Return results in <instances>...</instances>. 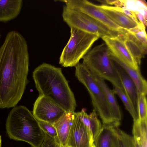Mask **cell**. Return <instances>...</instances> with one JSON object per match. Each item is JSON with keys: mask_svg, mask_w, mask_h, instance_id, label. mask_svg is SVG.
I'll return each mask as SVG.
<instances>
[{"mask_svg": "<svg viewBox=\"0 0 147 147\" xmlns=\"http://www.w3.org/2000/svg\"><path fill=\"white\" fill-rule=\"evenodd\" d=\"M29 60L24 37L9 32L0 47V109L14 107L21 100L29 82Z\"/></svg>", "mask_w": 147, "mask_h": 147, "instance_id": "obj_1", "label": "cell"}, {"mask_svg": "<svg viewBox=\"0 0 147 147\" xmlns=\"http://www.w3.org/2000/svg\"><path fill=\"white\" fill-rule=\"evenodd\" d=\"M32 77L39 95L51 99L66 112H74L75 96L61 68L43 63L34 69Z\"/></svg>", "mask_w": 147, "mask_h": 147, "instance_id": "obj_2", "label": "cell"}, {"mask_svg": "<svg viewBox=\"0 0 147 147\" xmlns=\"http://www.w3.org/2000/svg\"><path fill=\"white\" fill-rule=\"evenodd\" d=\"M7 134L10 139L23 141L32 147H40L45 134L38 120L25 106H15L9 113L6 123Z\"/></svg>", "mask_w": 147, "mask_h": 147, "instance_id": "obj_3", "label": "cell"}, {"mask_svg": "<svg viewBox=\"0 0 147 147\" xmlns=\"http://www.w3.org/2000/svg\"><path fill=\"white\" fill-rule=\"evenodd\" d=\"M111 54L105 43L99 45L84 55L82 64L91 73L124 92L117 67L111 59Z\"/></svg>", "mask_w": 147, "mask_h": 147, "instance_id": "obj_4", "label": "cell"}, {"mask_svg": "<svg viewBox=\"0 0 147 147\" xmlns=\"http://www.w3.org/2000/svg\"><path fill=\"white\" fill-rule=\"evenodd\" d=\"M75 67V76L88 90L94 109L101 119L103 123H120L114 119L104 92L92 73L82 63H79Z\"/></svg>", "mask_w": 147, "mask_h": 147, "instance_id": "obj_5", "label": "cell"}, {"mask_svg": "<svg viewBox=\"0 0 147 147\" xmlns=\"http://www.w3.org/2000/svg\"><path fill=\"white\" fill-rule=\"evenodd\" d=\"M70 29V38L59 59V64L64 67L75 66L99 38L76 28Z\"/></svg>", "mask_w": 147, "mask_h": 147, "instance_id": "obj_6", "label": "cell"}, {"mask_svg": "<svg viewBox=\"0 0 147 147\" xmlns=\"http://www.w3.org/2000/svg\"><path fill=\"white\" fill-rule=\"evenodd\" d=\"M63 20L70 28L94 34L99 37L107 36H115L117 32L110 30L104 25L89 16L80 11L63 6Z\"/></svg>", "mask_w": 147, "mask_h": 147, "instance_id": "obj_7", "label": "cell"}, {"mask_svg": "<svg viewBox=\"0 0 147 147\" xmlns=\"http://www.w3.org/2000/svg\"><path fill=\"white\" fill-rule=\"evenodd\" d=\"M66 112L63 108L51 99L39 95L34 104L32 114L38 121L53 125Z\"/></svg>", "mask_w": 147, "mask_h": 147, "instance_id": "obj_8", "label": "cell"}, {"mask_svg": "<svg viewBox=\"0 0 147 147\" xmlns=\"http://www.w3.org/2000/svg\"><path fill=\"white\" fill-rule=\"evenodd\" d=\"M67 7L84 13L100 22L110 30L117 32L121 28L102 11L99 5L86 0H67L63 1Z\"/></svg>", "mask_w": 147, "mask_h": 147, "instance_id": "obj_9", "label": "cell"}, {"mask_svg": "<svg viewBox=\"0 0 147 147\" xmlns=\"http://www.w3.org/2000/svg\"><path fill=\"white\" fill-rule=\"evenodd\" d=\"M92 133L76 113L67 138V147H92Z\"/></svg>", "mask_w": 147, "mask_h": 147, "instance_id": "obj_10", "label": "cell"}, {"mask_svg": "<svg viewBox=\"0 0 147 147\" xmlns=\"http://www.w3.org/2000/svg\"><path fill=\"white\" fill-rule=\"evenodd\" d=\"M102 38L110 51L116 57L134 69L140 68L139 65L119 36L117 35L115 36H106Z\"/></svg>", "mask_w": 147, "mask_h": 147, "instance_id": "obj_11", "label": "cell"}, {"mask_svg": "<svg viewBox=\"0 0 147 147\" xmlns=\"http://www.w3.org/2000/svg\"><path fill=\"white\" fill-rule=\"evenodd\" d=\"M117 35L123 40L126 48L139 66L147 53V46L138 40L126 29L120 28Z\"/></svg>", "mask_w": 147, "mask_h": 147, "instance_id": "obj_12", "label": "cell"}, {"mask_svg": "<svg viewBox=\"0 0 147 147\" xmlns=\"http://www.w3.org/2000/svg\"><path fill=\"white\" fill-rule=\"evenodd\" d=\"M99 7L114 22L121 28L128 29L138 24L120 9L119 7L107 5H99Z\"/></svg>", "mask_w": 147, "mask_h": 147, "instance_id": "obj_13", "label": "cell"}, {"mask_svg": "<svg viewBox=\"0 0 147 147\" xmlns=\"http://www.w3.org/2000/svg\"><path fill=\"white\" fill-rule=\"evenodd\" d=\"M76 115V112H68L65 113L55 123L58 140L62 147L66 146L69 133Z\"/></svg>", "mask_w": 147, "mask_h": 147, "instance_id": "obj_14", "label": "cell"}, {"mask_svg": "<svg viewBox=\"0 0 147 147\" xmlns=\"http://www.w3.org/2000/svg\"><path fill=\"white\" fill-rule=\"evenodd\" d=\"M23 1L22 0H0V22H7L17 18L21 10Z\"/></svg>", "mask_w": 147, "mask_h": 147, "instance_id": "obj_15", "label": "cell"}, {"mask_svg": "<svg viewBox=\"0 0 147 147\" xmlns=\"http://www.w3.org/2000/svg\"><path fill=\"white\" fill-rule=\"evenodd\" d=\"M111 58L128 74L135 84L139 92L146 95L147 82L142 76L140 68L135 69L131 67L116 57L112 53Z\"/></svg>", "mask_w": 147, "mask_h": 147, "instance_id": "obj_16", "label": "cell"}, {"mask_svg": "<svg viewBox=\"0 0 147 147\" xmlns=\"http://www.w3.org/2000/svg\"><path fill=\"white\" fill-rule=\"evenodd\" d=\"M92 73L104 92L114 119L116 121L120 122L122 117L121 113L115 98L114 90L109 87L104 80Z\"/></svg>", "mask_w": 147, "mask_h": 147, "instance_id": "obj_17", "label": "cell"}, {"mask_svg": "<svg viewBox=\"0 0 147 147\" xmlns=\"http://www.w3.org/2000/svg\"><path fill=\"white\" fill-rule=\"evenodd\" d=\"M117 69L124 92L138 113L137 105L139 92L137 88L132 80L122 68L120 67H117Z\"/></svg>", "mask_w": 147, "mask_h": 147, "instance_id": "obj_18", "label": "cell"}, {"mask_svg": "<svg viewBox=\"0 0 147 147\" xmlns=\"http://www.w3.org/2000/svg\"><path fill=\"white\" fill-rule=\"evenodd\" d=\"M120 124V123L103 124L100 132L93 142L95 147H112L116 128Z\"/></svg>", "mask_w": 147, "mask_h": 147, "instance_id": "obj_19", "label": "cell"}, {"mask_svg": "<svg viewBox=\"0 0 147 147\" xmlns=\"http://www.w3.org/2000/svg\"><path fill=\"white\" fill-rule=\"evenodd\" d=\"M76 113L84 124L89 129L92 135L93 142L100 132L102 127L100 120L98 118V114L93 109L89 115L88 114L84 109Z\"/></svg>", "mask_w": 147, "mask_h": 147, "instance_id": "obj_20", "label": "cell"}, {"mask_svg": "<svg viewBox=\"0 0 147 147\" xmlns=\"http://www.w3.org/2000/svg\"><path fill=\"white\" fill-rule=\"evenodd\" d=\"M147 119L134 121L132 133L135 142L147 147Z\"/></svg>", "mask_w": 147, "mask_h": 147, "instance_id": "obj_21", "label": "cell"}, {"mask_svg": "<svg viewBox=\"0 0 147 147\" xmlns=\"http://www.w3.org/2000/svg\"><path fill=\"white\" fill-rule=\"evenodd\" d=\"M112 147H135L133 137L116 127L112 139Z\"/></svg>", "mask_w": 147, "mask_h": 147, "instance_id": "obj_22", "label": "cell"}, {"mask_svg": "<svg viewBox=\"0 0 147 147\" xmlns=\"http://www.w3.org/2000/svg\"><path fill=\"white\" fill-rule=\"evenodd\" d=\"M115 94L118 95L122 101L124 106L132 117L134 121L139 119L138 113L135 109L131 101L125 94L124 92L118 88L113 86Z\"/></svg>", "mask_w": 147, "mask_h": 147, "instance_id": "obj_23", "label": "cell"}, {"mask_svg": "<svg viewBox=\"0 0 147 147\" xmlns=\"http://www.w3.org/2000/svg\"><path fill=\"white\" fill-rule=\"evenodd\" d=\"M123 6L134 12H138L147 19V5L145 1L123 0Z\"/></svg>", "mask_w": 147, "mask_h": 147, "instance_id": "obj_24", "label": "cell"}, {"mask_svg": "<svg viewBox=\"0 0 147 147\" xmlns=\"http://www.w3.org/2000/svg\"><path fill=\"white\" fill-rule=\"evenodd\" d=\"M127 30L138 40L147 46V35L145 27L143 24L140 23L136 26Z\"/></svg>", "mask_w": 147, "mask_h": 147, "instance_id": "obj_25", "label": "cell"}, {"mask_svg": "<svg viewBox=\"0 0 147 147\" xmlns=\"http://www.w3.org/2000/svg\"><path fill=\"white\" fill-rule=\"evenodd\" d=\"M146 95L139 92L138 94L137 111L139 119H146L147 118V100Z\"/></svg>", "mask_w": 147, "mask_h": 147, "instance_id": "obj_26", "label": "cell"}, {"mask_svg": "<svg viewBox=\"0 0 147 147\" xmlns=\"http://www.w3.org/2000/svg\"><path fill=\"white\" fill-rule=\"evenodd\" d=\"M38 121L40 128L44 133L53 138H57V131L53 125L42 121Z\"/></svg>", "mask_w": 147, "mask_h": 147, "instance_id": "obj_27", "label": "cell"}, {"mask_svg": "<svg viewBox=\"0 0 147 147\" xmlns=\"http://www.w3.org/2000/svg\"><path fill=\"white\" fill-rule=\"evenodd\" d=\"M45 134L44 140L40 147H62L57 138H53L45 133Z\"/></svg>", "mask_w": 147, "mask_h": 147, "instance_id": "obj_28", "label": "cell"}, {"mask_svg": "<svg viewBox=\"0 0 147 147\" xmlns=\"http://www.w3.org/2000/svg\"><path fill=\"white\" fill-rule=\"evenodd\" d=\"M140 22L146 28L147 26V20L140 13L138 12H134Z\"/></svg>", "mask_w": 147, "mask_h": 147, "instance_id": "obj_29", "label": "cell"}, {"mask_svg": "<svg viewBox=\"0 0 147 147\" xmlns=\"http://www.w3.org/2000/svg\"><path fill=\"white\" fill-rule=\"evenodd\" d=\"M1 136L0 135V147H1Z\"/></svg>", "mask_w": 147, "mask_h": 147, "instance_id": "obj_30", "label": "cell"}, {"mask_svg": "<svg viewBox=\"0 0 147 147\" xmlns=\"http://www.w3.org/2000/svg\"><path fill=\"white\" fill-rule=\"evenodd\" d=\"M92 147H95V146H94V145L93 144H92Z\"/></svg>", "mask_w": 147, "mask_h": 147, "instance_id": "obj_31", "label": "cell"}, {"mask_svg": "<svg viewBox=\"0 0 147 147\" xmlns=\"http://www.w3.org/2000/svg\"></svg>", "mask_w": 147, "mask_h": 147, "instance_id": "obj_32", "label": "cell"}, {"mask_svg": "<svg viewBox=\"0 0 147 147\" xmlns=\"http://www.w3.org/2000/svg\"><path fill=\"white\" fill-rule=\"evenodd\" d=\"M67 147V146H66V147Z\"/></svg>", "mask_w": 147, "mask_h": 147, "instance_id": "obj_33", "label": "cell"}]
</instances>
